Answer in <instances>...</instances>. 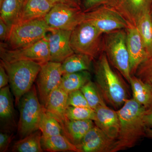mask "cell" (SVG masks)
I'll return each instance as SVG.
<instances>
[{
  "label": "cell",
  "mask_w": 152,
  "mask_h": 152,
  "mask_svg": "<svg viewBox=\"0 0 152 152\" xmlns=\"http://www.w3.org/2000/svg\"><path fill=\"white\" fill-rule=\"evenodd\" d=\"M146 110L133 98L127 99L117 110L120 121L118 137L113 152L134 146L145 137L146 127L143 121Z\"/></svg>",
  "instance_id": "cell-1"
},
{
  "label": "cell",
  "mask_w": 152,
  "mask_h": 152,
  "mask_svg": "<svg viewBox=\"0 0 152 152\" xmlns=\"http://www.w3.org/2000/svg\"><path fill=\"white\" fill-rule=\"evenodd\" d=\"M94 69L95 83L104 100L119 110L128 99L126 88L120 76L112 69L104 52L98 57Z\"/></svg>",
  "instance_id": "cell-2"
},
{
  "label": "cell",
  "mask_w": 152,
  "mask_h": 152,
  "mask_svg": "<svg viewBox=\"0 0 152 152\" xmlns=\"http://www.w3.org/2000/svg\"><path fill=\"white\" fill-rule=\"evenodd\" d=\"M10 78L11 90L16 104L32 87L41 68V64L31 61L8 62L1 59Z\"/></svg>",
  "instance_id": "cell-3"
},
{
  "label": "cell",
  "mask_w": 152,
  "mask_h": 152,
  "mask_svg": "<svg viewBox=\"0 0 152 152\" xmlns=\"http://www.w3.org/2000/svg\"><path fill=\"white\" fill-rule=\"evenodd\" d=\"M126 29L117 30L104 34L103 52L110 64L121 74L128 82L132 77L126 45Z\"/></svg>",
  "instance_id": "cell-4"
},
{
  "label": "cell",
  "mask_w": 152,
  "mask_h": 152,
  "mask_svg": "<svg viewBox=\"0 0 152 152\" xmlns=\"http://www.w3.org/2000/svg\"><path fill=\"white\" fill-rule=\"evenodd\" d=\"M103 34L91 23L83 21L72 32L71 46L74 53L94 59L103 52Z\"/></svg>",
  "instance_id": "cell-5"
},
{
  "label": "cell",
  "mask_w": 152,
  "mask_h": 152,
  "mask_svg": "<svg viewBox=\"0 0 152 152\" xmlns=\"http://www.w3.org/2000/svg\"><path fill=\"white\" fill-rule=\"evenodd\" d=\"M54 30L47 24L44 18L21 22L12 26L6 42L9 49L20 48L40 40L47 33Z\"/></svg>",
  "instance_id": "cell-6"
},
{
  "label": "cell",
  "mask_w": 152,
  "mask_h": 152,
  "mask_svg": "<svg viewBox=\"0 0 152 152\" xmlns=\"http://www.w3.org/2000/svg\"><path fill=\"white\" fill-rule=\"evenodd\" d=\"M18 104L20 111L18 134L22 139L39 130L44 105L39 102L34 85L22 97Z\"/></svg>",
  "instance_id": "cell-7"
},
{
  "label": "cell",
  "mask_w": 152,
  "mask_h": 152,
  "mask_svg": "<svg viewBox=\"0 0 152 152\" xmlns=\"http://www.w3.org/2000/svg\"><path fill=\"white\" fill-rule=\"evenodd\" d=\"M83 21L91 23L103 34L126 29L131 25L115 8L104 6L84 12Z\"/></svg>",
  "instance_id": "cell-8"
},
{
  "label": "cell",
  "mask_w": 152,
  "mask_h": 152,
  "mask_svg": "<svg viewBox=\"0 0 152 152\" xmlns=\"http://www.w3.org/2000/svg\"><path fill=\"white\" fill-rule=\"evenodd\" d=\"M84 16V12L78 5L58 2L44 19L52 28L72 31L83 21Z\"/></svg>",
  "instance_id": "cell-9"
},
{
  "label": "cell",
  "mask_w": 152,
  "mask_h": 152,
  "mask_svg": "<svg viewBox=\"0 0 152 152\" xmlns=\"http://www.w3.org/2000/svg\"><path fill=\"white\" fill-rule=\"evenodd\" d=\"M1 60L8 62L19 61H31L43 64L50 61L48 36L27 46L11 49L1 43Z\"/></svg>",
  "instance_id": "cell-10"
},
{
  "label": "cell",
  "mask_w": 152,
  "mask_h": 152,
  "mask_svg": "<svg viewBox=\"0 0 152 152\" xmlns=\"http://www.w3.org/2000/svg\"><path fill=\"white\" fill-rule=\"evenodd\" d=\"M63 75L61 63L49 61L41 64L37 83L42 104L45 105L50 94L59 87Z\"/></svg>",
  "instance_id": "cell-11"
},
{
  "label": "cell",
  "mask_w": 152,
  "mask_h": 152,
  "mask_svg": "<svg viewBox=\"0 0 152 152\" xmlns=\"http://www.w3.org/2000/svg\"><path fill=\"white\" fill-rule=\"evenodd\" d=\"M72 31L55 29L48 36L50 61L62 63L75 53L71 46Z\"/></svg>",
  "instance_id": "cell-12"
},
{
  "label": "cell",
  "mask_w": 152,
  "mask_h": 152,
  "mask_svg": "<svg viewBox=\"0 0 152 152\" xmlns=\"http://www.w3.org/2000/svg\"><path fill=\"white\" fill-rule=\"evenodd\" d=\"M116 142L95 125L77 146L80 152H113Z\"/></svg>",
  "instance_id": "cell-13"
},
{
  "label": "cell",
  "mask_w": 152,
  "mask_h": 152,
  "mask_svg": "<svg viewBox=\"0 0 152 152\" xmlns=\"http://www.w3.org/2000/svg\"><path fill=\"white\" fill-rule=\"evenodd\" d=\"M126 45L129 58L131 76L134 75L140 65L148 58L137 28L130 25L126 29Z\"/></svg>",
  "instance_id": "cell-14"
},
{
  "label": "cell",
  "mask_w": 152,
  "mask_h": 152,
  "mask_svg": "<svg viewBox=\"0 0 152 152\" xmlns=\"http://www.w3.org/2000/svg\"><path fill=\"white\" fill-rule=\"evenodd\" d=\"M96 126L111 138L117 140L120 129V121L117 110L107 105L102 106L95 110Z\"/></svg>",
  "instance_id": "cell-15"
},
{
  "label": "cell",
  "mask_w": 152,
  "mask_h": 152,
  "mask_svg": "<svg viewBox=\"0 0 152 152\" xmlns=\"http://www.w3.org/2000/svg\"><path fill=\"white\" fill-rule=\"evenodd\" d=\"M152 0H119L116 9L131 25L136 26L145 14L151 12Z\"/></svg>",
  "instance_id": "cell-16"
},
{
  "label": "cell",
  "mask_w": 152,
  "mask_h": 152,
  "mask_svg": "<svg viewBox=\"0 0 152 152\" xmlns=\"http://www.w3.org/2000/svg\"><path fill=\"white\" fill-rule=\"evenodd\" d=\"M69 94L58 87L52 91L44 105L46 111L61 125L67 120L66 115Z\"/></svg>",
  "instance_id": "cell-17"
},
{
  "label": "cell",
  "mask_w": 152,
  "mask_h": 152,
  "mask_svg": "<svg viewBox=\"0 0 152 152\" xmlns=\"http://www.w3.org/2000/svg\"><path fill=\"white\" fill-rule=\"evenodd\" d=\"M57 3L55 0H26L16 23L43 18Z\"/></svg>",
  "instance_id": "cell-18"
},
{
  "label": "cell",
  "mask_w": 152,
  "mask_h": 152,
  "mask_svg": "<svg viewBox=\"0 0 152 152\" xmlns=\"http://www.w3.org/2000/svg\"><path fill=\"white\" fill-rule=\"evenodd\" d=\"M95 124L92 120H69L61 125L63 134L76 146L81 142L85 135Z\"/></svg>",
  "instance_id": "cell-19"
},
{
  "label": "cell",
  "mask_w": 152,
  "mask_h": 152,
  "mask_svg": "<svg viewBox=\"0 0 152 152\" xmlns=\"http://www.w3.org/2000/svg\"><path fill=\"white\" fill-rule=\"evenodd\" d=\"M133 98L146 110L152 109V87L136 76L131 77L129 82Z\"/></svg>",
  "instance_id": "cell-20"
},
{
  "label": "cell",
  "mask_w": 152,
  "mask_h": 152,
  "mask_svg": "<svg viewBox=\"0 0 152 152\" xmlns=\"http://www.w3.org/2000/svg\"><path fill=\"white\" fill-rule=\"evenodd\" d=\"M26 0H0V19L10 26L15 24Z\"/></svg>",
  "instance_id": "cell-21"
},
{
  "label": "cell",
  "mask_w": 152,
  "mask_h": 152,
  "mask_svg": "<svg viewBox=\"0 0 152 152\" xmlns=\"http://www.w3.org/2000/svg\"><path fill=\"white\" fill-rule=\"evenodd\" d=\"M94 59L87 55L75 53L61 63L63 74L83 71H90L92 68Z\"/></svg>",
  "instance_id": "cell-22"
},
{
  "label": "cell",
  "mask_w": 152,
  "mask_h": 152,
  "mask_svg": "<svg viewBox=\"0 0 152 152\" xmlns=\"http://www.w3.org/2000/svg\"><path fill=\"white\" fill-rule=\"evenodd\" d=\"M91 74L88 71L64 74L58 87L69 94L80 90L83 86L91 80Z\"/></svg>",
  "instance_id": "cell-23"
},
{
  "label": "cell",
  "mask_w": 152,
  "mask_h": 152,
  "mask_svg": "<svg viewBox=\"0 0 152 152\" xmlns=\"http://www.w3.org/2000/svg\"><path fill=\"white\" fill-rule=\"evenodd\" d=\"M42 145L43 150L47 151L80 152L77 146L62 134L50 137H42Z\"/></svg>",
  "instance_id": "cell-24"
},
{
  "label": "cell",
  "mask_w": 152,
  "mask_h": 152,
  "mask_svg": "<svg viewBox=\"0 0 152 152\" xmlns=\"http://www.w3.org/2000/svg\"><path fill=\"white\" fill-rule=\"evenodd\" d=\"M42 133L40 130L16 142L12 146V151L18 152H42Z\"/></svg>",
  "instance_id": "cell-25"
},
{
  "label": "cell",
  "mask_w": 152,
  "mask_h": 152,
  "mask_svg": "<svg viewBox=\"0 0 152 152\" xmlns=\"http://www.w3.org/2000/svg\"><path fill=\"white\" fill-rule=\"evenodd\" d=\"M136 27L141 37L149 58L152 55V16L151 12L143 15L139 20Z\"/></svg>",
  "instance_id": "cell-26"
},
{
  "label": "cell",
  "mask_w": 152,
  "mask_h": 152,
  "mask_svg": "<svg viewBox=\"0 0 152 152\" xmlns=\"http://www.w3.org/2000/svg\"><path fill=\"white\" fill-rule=\"evenodd\" d=\"M39 130L44 137L63 134L62 128L58 121L46 111L44 106L39 124Z\"/></svg>",
  "instance_id": "cell-27"
},
{
  "label": "cell",
  "mask_w": 152,
  "mask_h": 152,
  "mask_svg": "<svg viewBox=\"0 0 152 152\" xmlns=\"http://www.w3.org/2000/svg\"><path fill=\"white\" fill-rule=\"evenodd\" d=\"M0 118L1 121L12 123L14 109L10 90L8 86L0 90Z\"/></svg>",
  "instance_id": "cell-28"
},
{
  "label": "cell",
  "mask_w": 152,
  "mask_h": 152,
  "mask_svg": "<svg viewBox=\"0 0 152 152\" xmlns=\"http://www.w3.org/2000/svg\"><path fill=\"white\" fill-rule=\"evenodd\" d=\"M80 90L89 106L94 110L101 106L107 105L95 83L90 80L83 86Z\"/></svg>",
  "instance_id": "cell-29"
},
{
  "label": "cell",
  "mask_w": 152,
  "mask_h": 152,
  "mask_svg": "<svg viewBox=\"0 0 152 152\" xmlns=\"http://www.w3.org/2000/svg\"><path fill=\"white\" fill-rule=\"evenodd\" d=\"M66 115L69 120H91L94 121L96 119V112L91 108L68 106Z\"/></svg>",
  "instance_id": "cell-30"
},
{
  "label": "cell",
  "mask_w": 152,
  "mask_h": 152,
  "mask_svg": "<svg viewBox=\"0 0 152 152\" xmlns=\"http://www.w3.org/2000/svg\"><path fill=\"white\" fill-rule=\"evenodd\" d=\"M134 75L152 87V55L140 65Z\"/></svg>",
  "instance_id": "cell-31"
},
{
  "label": "cell",
  "mask_w": 152,
  "mask_h": 152,
  "mask_svg": "<svg viewBox=\"0 0 152 152\" xmlns=\"http://www.w3.org/2000/svg\"><path fill=\"white\" fill-rule=\"evenodd\" d=\"M67 104L68 107L91 108L80 90H76L69 93Z\"/></svg>",
  "instance_id": "cell-32"
},
{
  "label": "cell",
  "mask_w": 152,
  "mask_h": 152,
  "mask_svg": "<svg viewBox=\"0 0 152 152\" xmlns=\"http://www.w3.org/2000/svg\"><path fill=\"white\" fill-rule=\"evenodd\" d=\"M119 0H84V12L91 10L100 6H108L116 7Z\"/></svg>",
  "instance_id": "cell-33"
},
{
  "label": "cell",
  "mask_w": 152,
  "mask_h": 152,
  "mask_svg": "<svg viewBox=\"0 0 152 152\" xmlns=\"http://www.w3.org/2000/svg\"><path fill=\"white\" fill-rule=\"evenodd\" d=\"M12 139V135L8 133H0V152L7 151Z\"/></svg>",
  "instance_id": "cell-34"
},
{
  "label": "cell",
  "mask_w": 152,
  "mask_h": 152,
  "mask_svg": "<svg viewBox=\"0 0 152 152\" xmlns=\"http://www.w3.org/2000/svg\"><path fill=\"white\" fill-rule=\"evenodd\" d=\"M12 27L0 19V39L1 41L7 42Z\"/></svg>",
  "instance_id": "cell-35"
},
{
  "label": "cell",
  "mask_w": 152,
  "mask_h": 152,
  "mask_svg": "<svg viewBox=\"0 0 152 152\" xmlns=\"http://www.w3.org/2000/svg\"><path fill=\"white\" fill-rule=\"evenodd\" d=\"M10 83V78L4 66L0 64V88L7 86Z\"/></svg>",
  "instance_id": "cell-36"
},
{
  "label": "cell",
  "mask_w": 152,
  "mask_h": 152,
  "mask_svg": "<svg viewBox=\"0 0 152 152\" xmlns=\"http://www.w3.org/2000/svg\"><path fill=\"white\" fill-rule=\"evenodd\" d=\"M143 121L146 128L152 129V109L145 110L143 116Z\"/></svg>",
  "instance_id": "cell-37"
},
{
  "label": "cell",
  "mask_w": 152,
  "mask_h": 152,
  "mask_svg": "<svg viewBox=\"0 0 152 152\" xmlns=\"http://www.w3.org/2000/svg\"><path fill=\"white\" fill-rule=\"evenodd\" d=\"M145 137L150 139H152V129L146 128L145 130Z\"/></svg>",
  "instance_id": "cell-38"
},
{
  "label": "cell",
  "mask_w": 152,
  "mask_h": 152,
  "mask_svg": "<svg viewBox=\"0 0 152 152\" xmlns=\"http://www.w3.org/2000/svg\"><path fill=\"white\" fill-rule=\"evenodd\" d=\"M63 1H64V3H68V4H76V3L74 2L72 0H63Z\"/></svg>",
  "instance_id": "cell-39"
},
{
  "label": "cell",
  "mask_w": 152,
  "mask_h": 152,
  "mask_svg": "<svg viewBox=\"0 0 152 152\" xmlns=\"http://www.w3.org/2000/svg\"><path fill=\"white\" fill-rule=\"evenodd\" d=\"M72 1L77 4L79 5H80V0H72Z\"/></svg>",
  "instance_id": "cell-40"
},
{
  "label": "cell",
  "mask_w": 152,
  "mask_h": 152,
  "mask_svg": "<svg viewBox=\"0 0 152 152\" xmlns=\"http://www.w3.org/2000/svg\"><path fill=\"white\" fill-rule=\"evenodd\" d=\"M55 1H56L58 2H64L63 0H55Z\"/></svg>",
  "instance_id": "cell-41"
},
{
  "label": "cell",
  "mask_w": 152,
  "mask_h": 152,
  "mask_svg": "<svg viewBox=\"0 0 152 152\" xmlns=\"http://www.w3.org/2000/svg\"><path fill=\"white\" fill-rule=\"evenodd\" d=\"M151 15L152 16V8L151 11Z\"/></svg>",
  "instance_id": "cell-42"
}]
</instances>
